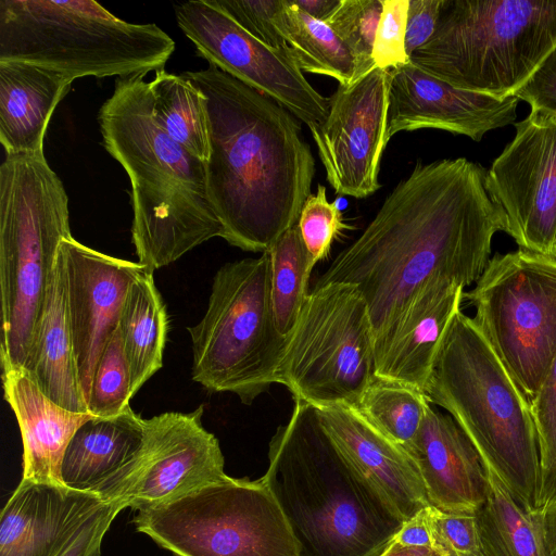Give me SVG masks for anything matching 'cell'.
I'll use <instances>...</instances> for the list:
<instances>
[{
  "label": "cell",
  "instance_id": "1",
  "mask_svg": "<svg viewBox=\"0 0 556 556\" xmlns=\"http://www.w3.org/2000/svg\"><path fill=\"white\" fill-rule=\"evenodd\" d=\"M485 177L480 164L464 157L418 162L314 288L355 285L368 305L375 337L427 283H476L491 260L494 235L506 231Z\"/></svg>",
  "mask_w": 556,
  "mask_h": 556
},
{
  "label": "cell",
  "instance_id": "2",
  "mask_svg": "<svg viewBox=\"0 0 556 556\" xmlns=\"http://www.w3.org/2000/svg\"><path fill=\"white\" fill-rule=\"evenodd\" d=\"M181 75L206 97V184L223 239L264 253L298 224L311 194L315 160L301 122L214 66Z\"/></svg>",
  "mask_w": 556,
  "mask_h": 556
},
{
  "label": "cell",
  "instance_id": "3",
  "mask_svg": "<svg viewBox=\"0 0 556 556\" xmlns=\"http://www.w3.org/2000/svg\"><path fill=\"white\" fill-rule=\"evenodd\" d=\"M294 402L289 421L270 440L262 479L299 556H379L405 520L338 448L316 407Z\"/></svg>",
  "mask_w": 556,
  "mask_h": 556
},
{
  "label": "cell",
  "instance_id": "4",
  "mask_svg": "<svg viewBox=\"0 0 556 556\" xmlns=\"http://www.w3.org/2000/svg\"><path fill=\"white\" fill-rule=\"evenodd\" d=\"M98 122L103 147L131 185V239L141 265L154 271L224 237L208 197L205 163L160 127L143 76L118 77Z\"/></svg>",
  "mask_w": 556,
  "mask_h": 556
},
{
  "label": "cell",
  "instance_id": "5",
  "mask_svg": "<svg viewBox=\"0 0 556 556\" xmlns=\"http://www.w3.org/2000/svg\"><path fill=\"white\" fill-rule=\"evenodd\" d=\"M425 392L466 433L485 470L520 506L538 513L543 471L530 404L462 308L443 336Z\"/></svg>",
  "mask_w": 556,
  "mask_h": 556
},
{
  "label": "cell",
  "instance_id": "6",
  "mask_svg": "<svg viewBox=\"0 0 556 556\" xmlns=\"http://www.w3.org/2000/svg\"><path fill=\"white\" fill-rule=\"evenodd\" d=\"M72 238L68 197L43 154H5L0 166V361L23 368L60 245Z\"/></svg>",
  "mask_w": 556,
  "mask_h": 556
},
{
  "label": "cell",
  "instance_id": "7",
  "mask_svg": "<svg viewBox=\"0 0 556 556\" xmlns=\"http://www.w3.org/2000/svg\"><path fill=\"white\" fill-rule=\"evenodd\" d=\"M175 41L156 24L118 18L90 0H1L0 60L22 61L72 78L159 72Z\"/></svg>",
  "mask_w": 556,
  "mask_h": 556
},
{
  "label": "cell",
  "instance_id": "8",
  "mask_svg": "<svg viewBox=\"0 0 556 556\" xmlns=\"http://www.w3.org/2000/svg\"><path fill=\"white\" fill-rule=\"evenodd\" d=\"M556 46V1L444 0L409 61L455 88L507 98Z\"/></svg>",
  "mask_w": 556,
  "mask_h": 556
},
{
  "label": "cell",
  "instance_id": "9",
  "mask_svg": "<svg viewBox=\"0 0 556 556\" xmlns=\"http://www.w3.org/2000/svg\"><path fill=\"white\" fill-rule=\"evenodd\" d=\"M192 380L231 392L250 405L273 383L287 344L275 324L267 252L224 264L215 274L203 318L187 328Z\"/></svg>",
  "mask_w": 556,
  "mask_h": 556
},
{
  "label": "cell",
  "instance_id": "10",
  "mask_svg": "<svg viewBox=\"0 0 556 556\" xmlns=\"http://www.w3.org/2000/svg\"><path fill=\"white\" fill-rule=\"evenodd\" d=\"M175 556H299L276 498L263 479L227 477L132 518Z\"/></svg>",
  "mask_w": 556,
  "mask_h": 556
},
{
  "label": "cell",
  "instance_id": "11",
  "mask_svg": "<svg viewBox=\"0 0 556 556\" xmlns=\"http://www.w3.org/2000/svg\"><path fill=\"white\" fill-rule=\"evenodd\" d=\"M374 376V328L358 288H313L287 337L279 383L314 407H354Z\"/></svg>",
  "mask_w": 556,
  "mask_h": 556
},
{
  "label": "cell",
  "instance_id": "12",
  "mask_svg": "<svg viewBox=\"0 0 556 556\" xmlns=\"http://www.w3.org/2000/svg\"><path fill=\"white\" fill-rule=\"evenodd\" d=\"M464 299L530 404L556 355V257L525 249L496 254Z\"/></svg>",
  "mask_w": 556,
  "mask_h": 556
},
{
  "label": "cell",
  "instance_id": "13",
  "mask_svg": "<svg viewBox=\"0 0 556 556\" xmlns=\"http://www.w3.org/2000/svg\"><path fill=\"white\" fill-rule=\"evenodd\" d=\"M177 24L211 66L270 98L308 129L323 124L329 98L305 78L290 49L262 42L230 16L216 0H189L174 5Z\"/></svg>",
  "mask_w": 556,
  "mask_h": 556
},
{
  "label": "cell",
  "instance_id": "14",
  "mask_svg": "<svg viewBox=\"0 0 556 556\" xmlns=\"http://www.w3.org/2000/svg\"><path fill=\"white\" fill-rule=\"evenodd\" d=\"M486 170L485 188L519 249L553 256L556 236V119L530 112Z\"/></svg>",
  "mask_w": 556,
  "mask_h": 556
},
{
  "label": "cell",
  "instance_id": "15",
  "mask_svg": "<svg viewBox=\"0 0 556 556\" xmlns=\"http://www.w3.org/2000/svg\"><path fill=\"white\" fill-rule=\"evenodd\" d=\"M391 70L375 68L329 98L323 124L309 128L329 185L338 195L366 198L380 189L388 131Z\"/></svg>",
  "mask_w": 556,
  "mask_h": 556
},
{
  "label": "cell",
  "instance_id": "16",
  "mask_svg": "<svg viewBox=\"0 0 556 556\" xmlns=\"http://www.w3.org/2000/svg\"><path fill=\"white\" fill-rule=\"evenodd\" d=\"M204 406L144 419V439L122 504L135 511L229 477L218 439L202 425Z\"/></svg>",
  "mask_w": 556,
  "mask_h": 556
},
{
  "label": "cell",
  "instance_id": "17",
  "mask_svg": "<svg viewBox=\"0 0 556 556\" xmlns=\"http://www.w3.org/2000/svg\"><path fill=\"white\" fill-rule=\"evenodd\" d=\"M78 377L88 403L98 359L117 329L124 303L146 266L96 251L73 237L60 245Z\"/></svg>",
  "mask_w": 556,
  "mask_h": 556
},
{
  "label": "cell",
  "instance_id": "18",
  "mask_svg": "<svg viewBox=\"0 0 556 556\" xmlns=\"http://www.w3.org/2000/svg\"><path fill=\"white\" fill-rule=\"evenodd\" d=\"M389 136L425 128L480 141L490 130L513 124L519 99L458 89L412 62L391 70Z\"/></svg>",
  "mask_w": 556,
  "mask_h": 556
},
{
  "label": "cell",
  "instance_id": "19",
  "mask_svg": "<svg viewBox=\"0 0 556 556\" xmlns=\"http://www.w3.org/2000/svg\"><path fill=\"white\" fill-rule=\"evenodd\" d=\"M464 289L445 279L422 287L374 337L375 375L425 391L443 336L462 308Z\"/></svg>",
  "mask_w": 556,
  "mask_h": 556
},
{
  "label": "cell",
  "instance_id": "20",
  "mask_svg": "<svg viewBox=\"0 0 556 556\" xmlns=\"http://www.w3.org/2000/svg\"><path fill=\"white\" fill-rule=\"evenodd\" d=\"M424 483L430 505L475 513L488 492V473L466 433L448 415L430 406L416 437L403 447Z\"/></svg>",
  "mask_w": 556,
  "mask_h": 556
},
{
  "label": "cell",
  "instance_id": "21",
  "mask_svg": "<svg viewBox=\"0 0 556 556\" xmlns=\"http://www.w3.org/2000/svg\"><path fill=\"white\" fill-rule=\"evenodd\" d=\"M143 439L144 419L130 405L116 416L91 417L65 448L61 464L64 485L104 503L122 504Z\"/></svg>",
  "mask_w": 556,
  "mask_h": 556
},
{
  "label": "cell",
  "instance_id": "22",
  "mask_svg": "<svg viewBox=\"0 0 556 556\" xmlns=\"http://www.w3.org/2000/svg\"><path fill=\"white\" fill-rule=\"evenodd\" d=\"M102 502L65 485L22 479L0 516V556H54Z\"/></svg>",
  "mask_w": 556,
  "mask_h": 556
},
{
  "label": "cell",
  "instance_id": "23",
  "mask_svg": "<svg viewBox=\"0 0 556 556\" xmlns=\"http://www.w3.org/2000/svg\"><path fill=\"white\" fill-rule=\"evenodd\" d=\"M316 409L338 448L379 488L405 521L430 505L416 466L402 446L374 429L351 406Z\"/></svg>",
  "mask_w": 556,
  "mask_h": 556
},
{
  "label": "cell",
  "instance_id": "24",
  "mask_svg": "<svg viewBox=\"0 0 556 556\" xmlns=\"http://www.w3.org/2000/svg\"><path fill=\"white\" fill-rule=\"evenodd\" d=\"M2 386L22 435V479L64 485L61 464L65 448L76 430L93 415L61 407L22 368L3 369Z\"/></svg>",
  "mask_w": 556,
  "mask_h": 556
},
{
  "label": "cell",
  "instance_id": "25",
  "mask_svg": "<svg viewBox=\"0 0 556 556\" xmlns=\"http://www.w3.org/2000/svg\"><path fill=\"white\" fill-rule=\"evenodd\" d=\"M73 79L40 65L0 60V142L5 154H43L50 118Z\"/></svg>",
  "mask_w": 556,
  "mask_h": 556
},
{
  "label": "cell",
  "instance_id": "26",
  "mask_svg": "<svg viewBox=\"0 0 556 556\" xmlns=\"http://www.w3.org/2000/svg\"><path fill=\"white\" fill-rule=\"evenodd\" d=\"M22 369L61 407L88 413L77 371L67 311L65 266L60 249L35 341Z\"/></svg>",
  "mask_w": 556,
  "mask_h": 556
},
{
  "label": "cell",
  "instance_id": "27",
  "mask_svg": "<svg viewBox=\"0 0 556 556\" xmlns=\"http://www.w3.org/2000/svg\"><path fill=\"white\" fill-rule=\"evenodd\" d=\"M153 273L146 267L132 282L118 324L134 395L162 367L167 341L168 315Z\"/></svg>",
  "mask_w": 556,
  "mask_h": 556
},
{
  "label": "cell",
  "instance_id": "28",
  "mask_svg": "<svg viewBox=\"0 0 556 556\" xmlns=\"http://www.w3.org/2000/svg\"><path fill=\"white\" fill-rule=\"evenodd\" d=\"M488 473V492L475 510L482 556H546L538 513H529Z\"/></svg>",
  "mask_w": 556,
  "mask_h": 556
},
{
  "label": "cell",
  "instance_id": "29",
  "mask_svg": "<svg viewBox=\"0 0 556 556\" xmlns=\"http://www.w3.org/2000/svg\"><path fill=\"white\" fill-rule=\"evenodd\" d=\"M274 24L302 72L329 76L339 85L353 83V56L326 22L281 0Z\"/></svg>",
  "mask_w": 556,
  "mask_h": 556
},
{
  "label": "cell",
  "instance_id": "30",
  "mask_svg": "<svg viewBox=\"0 0 556 556\" xmlns=\"http://www.w3.org/2000/svg\"><path fill=\"white\" fill-rule=\"evenodd\" d=\"M160 127L189 153L206 163L210 130L206 97L182 75L161 70L149 83Z\"/></svg>",
  "mask_w": 556,
  "mask_h": 556
},
{
  "label": "cell",
  "instance_id": "31",
  "mask_svg": "<svg viewBox=\"0 0 556 556\" xmlns=\"http://www.w3.org/2000/svg\"><path fill=\"white\" fill-rule=\"evenodd\" d=\"M430 406L424 390L375 375L353 408L374 429L404 447L416 437Z\"/></svg>",
  "mask_w": 556,
  "mask_h": 556
},
{
  "label": "cell",
  "instance_id": "32",
  "mask_svg": "<svg viewBox=\"0 0 556 556\" xmlns=\"http://www.w3.org/2000/svg\"><path fill=\"white\" fill-rule=\"evenodd\" d=\"M270 262L271 307L278 331L288 337L308 295V278L315 266L298 224L285 231L266 251Z\"/></svg>",
  "mask_w": 556,
  "mask_h": 556
},
{
  "label": "cell",
  "instance_id": "33",
  "mask_svg": "<svg viewBox=\"0 0 556 556\" xmlns=\"http://www.w3.org/2000/svg\"><path fill=\"white\" fill-rule=\"evenodd\" d=\"M383 0H340L326 24L350 50L356 81L376 68L372 48Z\"/></svg>",
  "mask_w": 556,
  "mask_h": 556
},
{
  "label": "cell",
  "instance_id": "34",
  "mask_svg": "<svg viewBox=\"0 0 556 556\" xmlns=\"http://www.w3.org/2000/svg\"><path fill=\"white\" fill-rule=\"evenodd\" d=\"M132 396L130 369L117 327L96 365L88 413L97 417L116 416L130 405Z\"/></svg>",
  "mask_w": 556,
  "mask_h": 556
},
{
  "label": "cell",
  "instance_id": "35",
  "mask_svg": "<svg viewBox=\"0 0 556 556\" xmlns=\"http://www.w3.org/2000/svg\"><path fill=\"white\" fill-rule=\"evenodd\" d=\"M298 226L315 265L328 256L333 240L349 228L337 203L328 201L323 185H318L317 192L311 193L304 202Z\"/></svg>",
  "mask_w": 556,
  "mask_h": 556
},
{
  "label": "cell",
  "instance_id": "36",
  "mask_svg": "<svg viewBox=\"0 0 556 556\" xmlns=\"http://www.w3.org/2000/svg\"><path fill=\"white\" fill-rule=\"evenodd\" d=\"M427 516L433 548L441 556H482L473 513H452L432 505Z\"/></svg>",
  "mask_w": 556,
  "mask_h": 556
},
{
  "label": "cell",
  "instance_id": "37",
  "mask_svg": "<svg viewBox=\"0 0 556 556\" xmlns=\"http://www.w3.org/2000/svg\"><path fill=\"white\" fill-rule=\"evenodd\" d=\"M408 4L409 0H383L372 48L377 68L393 70L410 62L406 51Z\"/></svg>",
  "mask_w": 556,
  "mask_h": 556
},
{
  "label": "cell",
  "instance_id": "38",
  "mask_svg": "<svg viewBox=\"0 0 556 556\" xmlns=\"http://www.w3.org/2000/svg\"><path fill=\"white\" fill-rule=\"evenodd\" d=\"M247 31L267 46L287 50L288 45L274 24L281 0H216Z\"/></svg>",
  "mask_w": 556,
  "mask_h": 556
},
{
  "label": "cell",
  "instance_id": "39",
  "mask_svg": "<svg viewBox=\"0 0 556 556\" xmlns=\"http://www.w3.org/2000/svg\"><path fill=\"white\" fill-rule=\"evenodd\" d=\"M530 408L539 437L544 476L556 465V355Z\"/></svg>",
  "mask_w": 556,
  "mask_h": 556
},
{
  "label": "cell",
  "instance_id": "40",
  "mask_svg": "<svg viewBox=\"0 0 556 556\" xmlns=\"http://www.w3.org/2000/svg\"><path fill=\"white\" fill-rule=\"evenodd\" d=\"M118 502L99 505L61 546L54 556H101V543L116 515Z\"/></svg>",
  "mask_w": 556,
  "mask_h": 556
},
{
  "label": "cell",
  "instance_id": "41",
  "mask_svg": "<svg viewBox=\"0 0 556 556\" xmlns=\"http://www.w3.org/2000/svg\"><path fill=\"white\" fill-rule=\"evenodd\" d=\"M514 96L528 102L531 112L556 119V46Z\"/></svg>",
  "mask_w": 556,
  "mask_h": 556
},
{
  "label": "cell",
  "instance_id": "42",
  "mask_svg": "<svg viewBox=\"0 0 556 556\" xmlns=\"http://www.w3.org/2000/svg\"><path fill=\"white\" fill-rule=\"evenodd\" d=\"M444 0H409L406 23V51L410 54L433 35Z\"/></svg>",
  "mask_w": 556,
  "mask_h": 556
},
{
  "label": "cell",
  "instance_id": "43",
  "mask_svg": "<svg viewBox=\"0 0 556 556\" xmlns=\"http://www.w3.org/2000/svg\"><path fill=\"white\" fill-rule=\"evenodd\" d=\"M427 507L404 522L401 530L393 538L394 542L407 546L433 547Z\"/></svg>",
  "mask_w": 556,
  "mask_h": 556
},
{
  "label": "cell",
  "instance_id": "44",
  "mask_svg": "<svg viewBox=\"0 0 556 556\" xmlns=\"http://www.w3.org/2000/svg\"><path fill=\"white\" fill-rule=\"evenodd\" d=\"M546 556H556V498L538 511Z\"/></svg>",
  "mask_w": 556,
  "mask_h": 556
},
{
  "label": "cell",
  "instance_id": "45",
  "mask_svg": "<svg viewBox=\"0 0 556 556\" xmlns=\"http://www.w3.org/2000/svg\"><path fill=\"white\" fill-rule=\"evenodd\" d=\"M292 4L312 17L326 21L340 0H290Z\"/></svg>",
  "mask_w": 556,
  "mask_h": 556
},
{
  "label": "cell",
  "instance_id": "46",
  "mask_svg": "<svg viewBox=\"0 0 556 556\" xmlns=\"http://www.w3.org/2000/svg\"><path fill=\"white\" fill-rule=\"evenodd\" d=\"M379 556H441L433 547L407 546L393 540Z\"/></svg>",
  "mask_w": 556,
  "mask_h": 556
},
{
  "label": "cell",
  "instance_id": "47",
  "mask_svg": "<svg viewBox=\"0 0 556 556\" xmlns=\"http://www.w3.org/2000/svg\"><path fill=\"white\" fill-rule=\"evenodd\" d=\"M556 498V465L543 476L540 496V510ZM539 510V511H540Z\"/></svg>",
  "mask_w": 556,
  "mask_h": 556
},
{
  "label": "cell",
  "instance_id": "48",
  "mask_svg": "<svg viewBox=\"0 0 556 556\" xmlns=\"http://www.w3.org/2000/svg\"><path fill=\"white\" fill-rule=\"evenodd\" d=\"M553 257H556V236H555L554 247H553Z\"/></svg>",
  "mask_w": 556,
  "mask_h": 556
}]
</instances>
